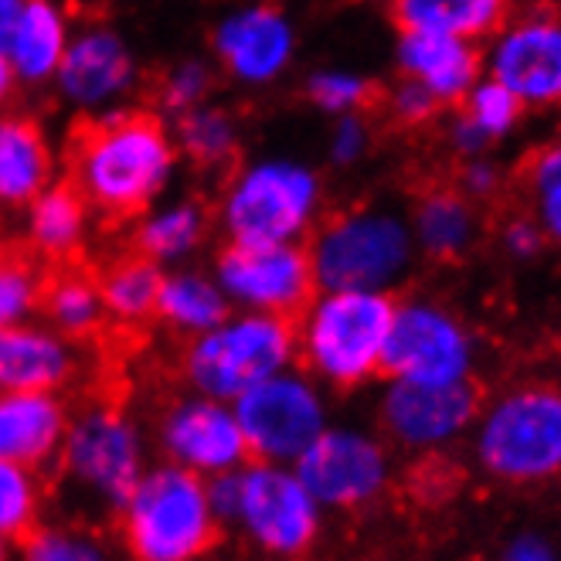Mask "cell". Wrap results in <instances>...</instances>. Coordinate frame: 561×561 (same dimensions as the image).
I'll return each mask as SVG.
<instances>
[{"mask_svg": "<svg viewBox=\"0 0 561 561\" xmlns=\"http://www.w3.org/2000/svg\"><path fill=\"white\" fill-rule=\"evenodd\" d=\"M181 150L168 119L144 110H113L76 137L69 181L95 215L134 221L178 181Z\"/></svg>", "mask_w": 561, "mask_h": 561, "instance_id": "6da1fadb", "label": "cell"}, {"mask_svg": "<svg viewBox=\"0 0 561 561\" xmlns=\"http://www.w3.org/2000/svg\"><path fill=\"white\" fill-rule=\"evenodd\" d=\"M394 300L385 289H317L293 317L296 365L327 391H357L385 375V337Z\"/></svg>", "mask_w": 561, "mask_h": 561, "instance_id": "7a4b0ae2", "label": "cell"}, {"mask_svg": "<svg viewBox=\"0 0 561 561\" xmlns=\"http://www.w3.org/2000/svg\"><path fill=\"white\" fill-rule=\"evenodd\" d=\"M327 208L323 174L293 153H259L228 174L215 221L228 242H307Z\"/></svg>", "mask_w": 561, "mask_h": 561, "instance_id": "3957f363", "label": "cell"}, {"mask_svg": "<svg viewBox=\"0 0 561 561\" xmlns=\"http://www.w3.org/2000/svg\"><path fill=\"white\" fill-rule=\"evenodd\" d=\"M116 535L137 561H197L221 545L225 524L211 511L205 477L163 459L116 507Z\"/></svg>", "mask_w": 561, "mask_h": 561, "instance_id": "277c9868", "label": "cell"}, {"mask_svg": "<svg viewBox=\"0 0 561 561\" xmlns=\"http://www.w3.org/2000/svg\"><path fill=\"white\" fill-rule=\"evenodd\" d=\"M296 365V327L289 317L232 310L211 330L184 341L181 378L191 391L236 402L255 381Z\"/></svg>", "mask_w": 561, "mask_h": 561, "instance_id": "5b68a950", "label": "cell"}, {"mask_svg": "<svg viewBox=\"0 0 561 561\" xmlns=\"http://www.w3.org/2000/svg\"><path fill=\"white\" fill-rule=\"evenodd\" d=\"M317 289H385L399 286L415 259L409 218L391 208H351L320 221L310 242Z\"/></svg>", "mask_w": 561, "mask_h": 561, "instance_id": "8992f818", "label": "cell"}, {"mask_svg": "<svg viewBox=\"0 0 561 561\" xmlns=\"http://www.w3.org/2000/svg\"><path fill=\"white\" fill-rule=\"evenodd\" d=\"M58 467L82 497L116 511L150 467V439L144 425L119 405L92 402L72 412Z\"/></svg>", "mask_w": 561, "mask_h": 561, "instance_id": "52a82bcc", "label": "cell"}, {"mask_svg": "<svg viewBox=\"0 0 561 561\" xmlns=\"http://www.w3.org/2000/svg\"><path fill=\"white\" fill-rule=\"evenodd\" d=\"M242 497L232 517V531L262 558H307L323 538V507L307 490L293 463L249 459L239 470Z\"/></svg>", "mask_w": 561, "mask_h": 561, "instance_id": "ba28073f", "label": "cell"}, {"mask_svg": "<svg viewBox=\"0 0 561 561\" xmlns=\"http://www.w3.org/2000/svg\"><path fill=\"white\" fill-rule=\"evenodd\" d=\"M249 459L296 463L304 449L330 425L327 388L300 365L255 381L232 402Z\"/></svg>", "mask_w": 561, "mask_h": 561, "instance_id": "9c48e42d", "label": "cell"}, {"mask_svg": "<svg viewBox=\"0 0 561 561\" xmlns=\"http://www.w3.org/2000/svg\"><path fill=\"white\" fill-rule=\"evenodd\" d=\"M215 69L245 92L279 85L300 58V27L276 0L228 4L208 31Z\"/></svg>", "mask_w": 561, "mask_h": 561, "instance_id": "30bf717a", "label": "cell"}, {"mask_svg": "<svg viewBox=\"0 0 561 561\" xmlns=\"http://www.w3.org/2000/svg\"><path fill=\"white\" fill-rule=\"evenodd\" d=\"M486 473L535 483L561 473V391L527 388L490 409L477 436Z\"/></svg>", "mask_w": 561, "mask_h": 561, "instance_id": "8fae6325", "label": "cell"}, {"mask_svg": "<svg viewBox=\"0 0 561 561\" xmlns=\"http://www.w3.org/2000/svg\"><path fill=\"white\" fill-rule=\"evenodd\" d=\"M293 470L300 473L317 504L334 514H357L378 504L394 473L388 446L371 428L351 422H330Z\"/></svg>", "mask_w": 561, "mask_h": 561, "instance_id": "7c38bea8", "label": "cell"}, {"mask_svg": "<svg viewBox=\"0 0 561 561\" xmlns=\"http://www.w3.org/2000/svg\"><path fill=\"white\" fill-rule=\"evenodd\" d=\"M144 82V65L123 31L110 21L76 24V35L51 79L58 103L85 119L129 106Z\"/></svg>", "mask_w": 561, "mask_h": 561, "instance_id": "4fadbf2b", "label": "cell"}, {"mask_svg": "<svg viewBox=\"0 0 561 561\" xmlns=\"http://www.w3.org/2000/svg\"><path fill=\"white\" fill-rule=\"evenodd\" d=\"M211 276L232 310L296 317L317 293L304 242H228L215 252Z\"/></svg>", "mask_w": 561, "mask_h": 561, "instance_id": "5bb4252c", "label": "cell"}, {"mask_svg": "<svg viewBox=\"0 0 561 561\" xmlns=\"http://www.w3.org/2000/svg\"><path fill=\"white\" fill-rule=\"evenodd\" d=\"M381 368L388 378L463 381L473 368V341L467 327L439 304L402 300L391 313Z\"/></svg>", "mask_w": 561, "mask_h": 561, "instance_id": "9a60e30c", "label": "cell"}, {"mask_svg": "<svg viewBox=\"0 0 561 561\" xmlns=\"http://www.w3.org/2000/svg\"><path fill=\"white\" fill-rule=\"evenodd\" d=\"M153 443L163 459L205 480L215 473L242 470L249 463V446L232 402L191 388L160 412Z\"/></svg>", "mask_w": 561, "mask_h": 561, "instance_id": "2e32d148", "label": "cell"}, {"mask_svg": "<svg viewBox=\"0 0 561 561\" xmlns=\"http://www.w3.org/2000/svg\"><path fill=\"white\" fill-rule=\"evenodd\" d=\"M480 394L463 381H409L391 378L381 391L378 419L391 443L415 453L453 443L477 419Z\"/></svg>", "mask_w": 561, "mask_h": 561, "instance_id": "e0dca14e", "label": "cell"}, {"mask_svg": "<svg viewBox=\"0 0 561 561\" xmlns=\"http://www.w3.org/2000/svg\"><path fill=\"white\" fill-rule=\"evenodd\" d=\"M82 375V351L45 320L0 327V394L51 388L65 391Z\"/></svg>", "mask_w": 561, "mask_h": 561, "instance_id": "ac0fdd59", "label": "cell"}, {"mask_svg": "<svg viewBox=\"0 0 561 561\" xmlns=\"http://www.w3.org/2000/svg\"><path fill=\"white\" fill-rule=\"evenodd\" d=\"M69 422L72 405L61 391H4L0 394V456L45 470L58 463Z\"/></svg>", "mask_w": 561, "mask_h": 561, "instance_id": "d6986e66", "label": "cell"}, {"mask_svg": "<svg viewBox=\"0 0 561 561\" xmlns=\"http://www.w3.org/2000/svg\"><path fill=\"white\" fill-rule=\"evenodd\" d=\"M490 79L507 85L520 103H558L561 99V24L524 21L497 42Z\"/></svg>", "mask_w": 561, "mask_h": 561, "instance_id": "ffe728a7", "label": "cell"}, {"mask_svg": "<svg viewBox=\"0 0 561 561\" xmlns=\"http://www.w3.org/2000/svg\"><path fill=\"white\" fill-rule=\"evenodd\" d=\"M58 147L31 113H0V211H24L58 181Z\"/></svg>", "mask_w": 561, "mask_h": 561, "instance_id": "44dd1931", "label": "cell"}, {"mask_svg": "<svg viewBox=\"0 0 561 561\" xmlns=\"http://www.w3.org/2000/svg\"><path fill=\"white\" fill-rule=\"evenodd\" d=\"M76 35L69 0H24V8L4 42L11 69L21 89H51L61 55Z\"/></svg>", "mask_w": 561, "mask_h": 561, "instance_id": "7402d4cb", "label": "cell"}, {"mask_svg": "<svg viewBox=\"0 0 561 561\" xmlns=\"http://www.w3.org/2000/svg\"><path fill=\"white\" fill-rule=\"evenodd\" d=\"M394 65L405 79L422 82L439 103L463 99L480 72L477 51L467 38L433 35V31H402L394 42Z\"/></svg>", "mask_w": 561, "mask_h": 561, "instance_id": "603a6c76", "label": "cell"}, {"mask_svg": "<svg viewBox=\"0 0 561 561\" xmlns=\"http://www.w3.org/2000/svg\"><path fill=\"white\" fill-rule=\"evenodd\" d=\"M211 236V211L191 194H163L134 218V249L160 270L184 266L205 249Z\"/></svg>", "mask_w": 561, "mask_h": 561, "instance_id": "cb8c5ba5", "label": "cell"}, {"mask_svg": "<svg viewBox=\"0 0 561 561\" xmlns=\"http://www.w3.org/2000/svg\"><path fill=\"white\" fill-rule=\"evenodd\" d=\"M24 239L48 262H72L92 236V208L72 181H55L24 211Z\"/></svg>", "mask_w": 561, "mask_h": 561, "instance_id": "d4e9b609", "label": "cell"}, {"mask_svg": "<svg viewBox=\"0 0 561 561\" xmlns=\"http://www.w3.org/2000/svg\"><path fill=\"white\" fill-rule=\"evenodd\" d=\"M228 313H232V304H228V296L221 293L218 279L208 270H197L191 262L163 270L153 320L168 330V334L191 341L197 334H205V330H211Z\"/></svg>", "mask_w": 561, "mask_h": 561, "instance_id": "484cf974", "label": "cell"}, {"mask_svg": "<svg viewBox=\"0 0 561 561\" xmlns=\"http://www.w3.org/2000/svg\"><path fill=\"white\" fill-rule=\"evenodd\" d=\"M415 252L428 259H459L477 239V215L456 191H428L409 218Z\"/></svg>", "mask_w": 561, "mask_h": 561, "instance_id": "4316f807", "label": "cell"}, {"mask_svg": "<svg viewBox=\"0 0 561 561\" xmlns=\"http://www.w3.org/2000/svg\"><path fill=\"white\" fill-rule=\"evenodd\" d=\"M42 317L48 327H55L61 337L69 341H89L95 337L106 323L103 310V293H99V279L89 276L79 266H65L45 279L42 296Z\"/></svg>", "mask_w": 561, "mask_h": 561, "instance_id": "83f0119b", "label": "cell"}, {"mask_svg": "<svg viewBox=\"0 0 561 561\" xmlns=\"http://www.w3.org/2000/svg\"><path fill=\"white\" fill-rule=\"evenodd\" d=\"M174 144L181 157H187L194 168L218 171L228 168L242 150V123L239 116L221 103H202L181 116H174Z\"/></svg>", "mask_w": 561, "mask_h": 561, "instance_id": "f1b7e54d", "label": "cell"}, {"mask_svg": "<svg viewBox=\"0 0 561 561\" xmlns=\"http://www.w3.org/2000/svg\"><path fill=\"white\" fill-rule=\"evenodd\" d=\"M160 276L163 270L157 262H150L140 252H129L99 273V293H103V310L106 320H113L116 327H144L153 320V307H157V289H160Z\"/></svg>", "mask_w": 561, "mask_h": 561, "instance_id": "f546056e", "label": "cell"}, {"mask_svg": "<svg viewBox=\"0 0 561 561\" xmlns=\"http://www.w3.org/2000/svg\"><path fill=\"white\" fill-rule=\"evenodd\" d=\"M507 0H391V21L402 31H433L453 38H480L504 18Z\"/></svg>", "mask_w": 561, "mask_h": 561, "instance_id": "4dcf8cb0", "label": "cell"}, {"mask_svg": "<svg viewBox=\"0 0 561 561\" xmlns=\"http://www.w3.org/2000/svg\"><path fill=\"white\" fill-rule=\"evenodd\" d=\"M42 517H45L42 470L0 456V535L21 545Z\"/></svg>", "mask_w": 561, "mask_h": 561, "instance_id": "1f68e13d", "label": "cell"}, {"mask_svg": "<svg viewBox=\"0 0 561 561\" xmlns=\"http://www.w3.org/2000/svg\"><path fill=\"white\" fill-rule=\"evenodd\" d=\"M375 95V82L351 65H317L304 76V99L323 116L360 113Z\"/></svg>", "mask_w": 561, "mask_h": 561, "instance_id": "d6a6232c", "label": "cell"}, {"mask_svg": "<svg viewBox=\"0 0 561 561\" xmlns=\"http://www.w3.org/2000/svg\"><path fill=\"white\" fill-rule=\"evenodd\" d=\"M21 554L27 561H103L110 558V545L82 524L38 520L21 541Z\"/></svg>", "mask_w": 561, "mask_h": 561, "instance_id": "836d02e7", "label": "cell"}, {"mask_svg": "<svg viewBox=\"0 0 561 561\" xmlns=\"http://www.w3.org/2000/svg\"><path fill=\"white\" fill-rule=\"evenodd\" d=\"M45 273L31 255L0 249V327L24 323L42 313Z\"/></svg>", "mask_w": 561, "mask_h": 561, "instance_id": "e575fe53", "label": "cell"}, {"mask_svg": "<svg viewBox=\"0 0 561 561\" xmlns=\"http://www.w3.org/2000/svg\"><path fill=\"white\" fill-rule=\"evenodd\" d=\"M215 92V61L205 55H184L168 72L160 76L157 85V103L168 116H181L194 106L208 103Z\"/></svg>", "mask_w": 561, "mask_h": 561, "instance_id": "d590c367", "label": "cell"}, {"mask_svg": "<svg viewBox=\"0 0 561 561\" xmlns=\"http://www.w3.org/2000/svg\"><path fill=\"white\" fill-rule=\"evenodd\" d=\"M463 99H467V116L483 129L490 140L511 134L517 116H520V99L507 85H501L497 79H486V82L477 79Z\"/></svg>", "mask_w": 561, "mask_h": 561, "instance_id": "8d00e7d4", "label": "cell"}, {"mask_svg": "<svg viewBox=\"0 0 561 561\" xmlns=\"http://www.w3.org/2000/svg\"><path fill=\"white\" fill-rule=\"evenodd\" d=\"M371 150V126L360 113H344L334 116V126H330V137H327V160L334 168L347 171L357 168L360 160L368 157Z\"/></svg>", "mask_w": 561, "mask_h": 561, "instance_id": "74e56055", "label": "cell"}, {"mask_svg": "<svg viewBox=\"0 0 561 561\" xmlns=\"http://www.w3.org/2000/svg\"><path fill=\"white\" fill-rule=\"evenodd\" d=\"M436 110H439V99L415 79L402 76V82L388 92V113L402 126H422L425 119L436 116Z\"/></svg>", "mask_w": 561, "mask_h": 561, "instance_id": "f35d334b", "label": "cell"}, {"mask_svg": "<svg viewBox=\"0 0 561 561\" xmlns=\"http://www.w3.org/2000/svg\"><path fill=\"white\" fill-rule=\"evenodd\" d=\"M208 486V501H211V511L218 514V520L228 527L239 511V497H242V483H239V470H228V473H215L205 480Z\"/></svg>", "mask_w": 561, "mask_h": 561, "instance_id": "ab89813d", "label": "cell"}, {"mask_svg": "<svg viewBox=\"0 0 561 561\" xmlns=\"http://www.w3.org/2000/svg\"><path fill=\"white\" fill-rule=\"evenodd\" d=\"M504 558H511V561H551L554 558V548L541 535H517L507 545Z\"/></svg>", "mask_w": 561, "mask_h": 561, "instance_id": "60d3db41", "label": "cell"}, {"mask_svg": "<svg viewBox=\"0 0 561 561\" xmlns=\"http://www.w3.org/2000/svg\"><path fill=\"white\" fill-rule=\"evenodd\" d=\"M490 144V137L483 134V129L463 113L456 119V126H453V147L459 150V153H467V157H477L483 147Z\"/></svg>", "mask_w": 561, "mask_h": 561, "instance_id": "b9f144b4", "label": "cell"}, {"mask_svg": "<svg viewBox=\"0 0 561 561\" xmlns=\"http://www.w3.org/2000/svg\"><path fill=\"white\" fill-rule=\"evenodd\" d=\"M507 249L520 259L527 255H535L541 249V232H538V225L535 221H514L507 228Z\"/></svg>", "mask_w": 561, "mask_h": 561, "instance_id": "7bdbcfd3", "label": "cell"}, {"mask_svg": "<svg viewBox=\"0 0 561 561\" xmlns=\"http://www.w3.org/2000/svg\"><path fill=\"white\" fill-rule=\"evenodd\" d=\"M538 211H541L545 232L561 242V184L538 191Z\"/></svg>", "mask_w": 561, "mask_h": 561, "instance_id": "ee69618b", "label": "cell"}, {"mask_svg": "<svg viewBox=\"0 0 561 561\" xmlns=\"http://www.w3.org/2000/svg\"><path fill=\"white\" fill-rule=\"evenodd\" d=\"M531 178H535V191H545V187H558L561 184V144L545 150L535 168H531Z\"/></svg>", "mask_w": 561, "mask_h": 561, "instance_id": "f6af8a7d", "label": "cell"}, {"mask_svg": "<svg viewBox=\"0 0 561 561\" xmlns=\"http://www.w3.org/2000/svg\"><path fill=\"white\" fill-rule=\"evenodd\" d=\"M18 89H21V85H18V76H14V69H11V61H8L4 51H0V113L11 110Z\"/></svg>", "mask_w": 561, "mask_h": 561, "instance_id": "bcb514c9", "label": "cell"}, {"mask_svg": "<svg viewBox=\"0 0 561 561\" xmlns=\"http://www.w3.org/2000/svg\"><path fill=\"white\" fill-rule=\"evenodd\" d=\"M467 191H473V194H486V191H493V181H497V174H493L486 163H470L467 168Z\"/></svg>", "mask_w": 561, "mask_h": 561, "instance_id": "7dc6e473", "label": "cell"}, {"mask_svg": "<svg viewBox=\"0 0 561 561\" xmlns=\"http://www.w3.org/2000/svg\"><path fill=\"white\" fill-rule=\"evenodd\" d=\"M21 8H24V0H0V48H4V42L11 35V27H14Z\"/></svg>", "mask_w": 561, "mask_h": 561, "instance_id": "c3c4849f", "label": "cell"}, {"mask_svg": "<svg viewBox=\"0 0 561 561\" xmlns=\"http://www.w3.org/2000/svg\"><path fill=\"white\" fill-rule=\"evenodd\" d=\"M11 551H14V541H8L4 535H0V561H8V558H11Z\"/></svg>", "mask_w": 561, "mask_h": 561, "instance_id": "681fc988", "label": "cell"}]
</instances>
